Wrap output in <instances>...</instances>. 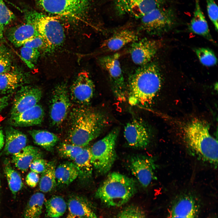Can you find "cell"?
<instances>
[{
	"instance_id": "obj_1",
	"label": "cell",
	"mask_w": 218,
	"mask_h": 218,
	"mask_svg": "<svg viewBox=\"0 0 218 218\" xmlns=\"http://www.w3.org/2000/svg\"><path fill=\"white\" fill-rule=\"evenodd\" d=\"M69 116L68 143L82 147L98 137L109 124L103 113L84 106L73 108Z\"/></svg>"
},
{
	"instance_id": "obj_2",
	"label": "cell",
	"mask_w": 218,
	"mask_h": 218,
	"mask_svg": "<svg viewBox=\"0 0 218 218\" xmlns=\"http://www.w3.org/2000/svg\"><path fill=\"white\" fill-rule=\"evenodd\" d=\"M160 68L154 62L140 66L129 78L127 96L131 105L147 106L153 101L161 87Z\"/></svg>"
},
{
	"instance_id": "obj_3",
	"label": "cell",
	"mask_w": 218,
	"mask_h": 218,
	"mask_svg": "<svg viewBox=\"0 0 218 218\" xmlns=\"http://www.w3.org/2000/svg\"><path fill=\"white\" fill-rule=\"evenodd\" d=\"M137 190V183L134 179L113 172L108 175L95 195L107 206L118 207L127 203Z\"/></svg>"
},
{
	"instance_id": "obj_4",
	"label": "cell",
	"mask_w": 218,
	"mask_h": 218,
	"mask_svg": "<svg viewBox=\"0 0 218 218\" xmlns=\"http://www.w3.org/2000/svg\"><path fill=\"white\" fill-rule=\"evenodd\" d=\"M184 131L186 142L190 149L203 160L217 165L218 142L210 134L206 124L194 120L186 125Z\"/></svg>"
},
{
	"instance_id": "obj_5",
	"label": "cell",
	"mask_w": 218,
	"mask_h": 218,
	"mask_svg": "<svg viewBox=\"0 0 218 218\" xmlns=\"http://www.w3.org/2000/svg\"><path fill=\"white\" fill-rule=\"evenodd\" d=\"M25 22L32 25L46 43L49 51L61 46L65 38L61 23L51 16L33 10L24 11Z\"/></svg>"
},
{
	"instance_id": "obj_6",
	"label": "cell",
	"mask_w": 218,
	"mask_h": 218,
	"mask_svg": "<svg viewBox=\"0 0 218 218\" xmlns=\"http://www.w3.org/2000/svg\"><path fill=\"white\" fill-rule=\"evenodd\" d=\"M119 131L118 128L113 129L90 148L91 164L100 174H105L109 171L116 160L115 146Z\"/></svg>"
},
{
	"instance_id": "obj_7",
	"label": "cell",
	"mask_w": 218,
	"mask_h": 218,
	"mask_svg": "<svg viewBox=\"0 0 218 218\" xmlns=\"http://www.w3.org/2000/svg\"><path fill=\"white\" fill-rule=\"evenodd\" d=\"M49 14L70 19H80L87 12L91 0H35Z\"/></svg>"
},
{
	"instance_id": "obj_8",
	"label": "cell",
	"mask_w": 218,
	"mask_h": 218,
	"mask_svg": "<svg viewBox=\"0 0 218 218\" xmlns=\"http://www.w3.org/2000/svg\"><path fill=\"white\" fill-rule=\"evenodd\" d=\"M140 19V27L147 33L160 35L172 30L176 23L175 15L172 9L163 6L157 8Z\"/></svg>"
},
{
	"instance_id": "obj_9",
	"label": "cell",
	"mask_w": 218,
	"mask_h": 218,
	"mask_svg": "<svg viewBox=\"0 0 218 218\" xmlns=\"http://www.w3.org/2000/svg\"><path fill=\"white\" fill-rule=\"evenodd\" d=\"M118 53L104 56L99 59L101 67L107 73L114 94L117 99L124 101L127 96V88Z\"/></svg>"
},
{
	"instance_id": "obj_10",
	"label": "cell",
	"mask_w": 218,
	"mask_h": 218,
	"mask_svg": "<svg viewBox=\"0 0 218 218\" xmlns=\"http://www.w3.org/2000/svg\"><path fill=\"white\" fill-rule=\"evenodd\" d=\"M71 105L70 97L66 84H59L54 88L51 95L49 107L51 124L58 126L66 118Z\"/></svg>"
},
{
	"instance_id": "obj_11",
	"label": "cell",
	"mask_w": 218,
	"mask_h": 218,
	"mask_svg": "<svg viewBox=\"0 0 218 218\" xmlns=\"http://www.w3.org/2000/svg\"><path fill=\"white\" fill-rule=\"evenodd\" d=\"M118 15L140 19L154 9L162 6L163 0H112Z\"/></svg>"
},
{
	"instance_id": "obj_12",
	"label": "cell",
	"mask_w": 218,
	"mask_h": 218,
	"mask_svg": "<svg viewBox=\"0 0 218 218\" xmlns=\"http://www.w3.org/2000/svg\"><path fill=\"white\" fill-rule=\"evenodd\" d=\"M124 136L130 147L144 149L150 144L151 139L150 130L142 119H133L127 123L124 130Z\"/></svg>"
},
{
	"instance_id": "obj_13",
	"label": "cell",
	"mask_w": 218,
	"mask_h": 218,
	"mask_svg": "<svg viewBox=\"0 0 218 218\" xmlns=\"http://www.w3.org/2000/svg\"><path fill=\"white\" fill-rule=\"evenodd\" d=\"M156 167L153 158L146 155L134 156L129 162V167L132 173L145 187L155 179Z\"/></svg>"
},
{
	"instance_id": "obj_14",
	"label": "cell",
	"mask_w": 218,
	"mask_h": 218,
	"mask_svg": "<svg viewBox=\"0 0 218 218\" xmlns=\"http://www.w3.org/2000/svg\"><path fill=\"white\" fill-rule=\"evenodd\" d=\"M94 85L88 73L83 71L78 75L71 88V100L81 106L87 105L94 94Z\"/></svg>"
},
{
	"instance_id": "obj_15",
	"label": "cell",
	"mask_w": 218,
	"mask_h": 218,
	"mask_svg": "<svg viewBox=\"0 0 218 218\" xmlns=\"http://www.w3.org/2000/svg\"><path fill=\"white\" fill-rule=\"evenodd\" d=\"M42 96V91L39 88L28 85L21 86L15 96L11 116L18 114L35 106Z\"/></svg>"
},
{
	"instance_id": "obj_16",
	"label": "cell",
	"mask_w": 218,
	"mask_h": 218,
	"mask_svg": "<svg viewBox=\"0 0 218 218\" xmlns=\"http://www.w3.org/2000/svg\"><path fill=\"white\" fill-rule=\"evenodd\" d=\"M130 54L133 62L140 66L150 63L161 46L160 41L143 38L132 43Z\"/></svg>"
},
{
	"instance_id": "obj_17",
	"label": "cell",
	"mask_w": 218,
	"mask_h": 218,
	"mask_svg": "<svg viewBox=\"0 0 218 218\" xmlns=\"http://www.w3.org/2000/svg\"><path fill=\"white\" fill-rule=\"evenodd\" d=\"M44 111L42 107L36 104L18 114L11 116L10 124L15 127H26L41 124L43 120Z\"/></svg>"
},
{
	"instance_id": "obj_18",
	"label": "cell",
	"mask_w": 218,
	"mask_h": 218,
	"mask_svg": "<svg viewBox=\"0 0 218 218\" xmlns=\"http://www.w3.org/2000/svg\"><path fill=\"white\" fill-rule=\"evenodd\" d=\"M137 34L134 31L123 29L116 32L105 40L101 47L104 51H117L127 44L137 41Z\"/></svg>"
},
{
	"instance_id": "obj_19",
	"label": "cell",
	"mask_w": 218,
	"mask_h": 218,
	"mask_svg": "<svg viewBox=\"0 0 218 218\" xmlns=\"http://www.w3.org/2000/svg\"><path fill=\"white\" fill-rule=\"evenodd\" d=\"M28 77L22 72L12 68L0 73V93L8 94L27 83Z\"/></svg>"
},
{
	"instance_id": "obj_20",
	"label": "cell",
	"mask_w": 218,
	"mask_h": 218,
	"mask_svg": "<svg viewBox=\"0 0 218 218\" xmlns=\"http://www.w3.org/2000/svg\"><path fill=\"white\" fill-rule=\"evenodd\" d=\"M39 36L34 26L26 22L10 28L6 33L8 39L17 47L22 46L28 40Z\"/></svg>"
},
{
	"instance_id": "obj_21",
	"label": "cell",
	"mask_w": 218,
	"mask_h": 218,
	"mask_svg": "<svg viewBox=\"0 0 218 218\" xmlns=\"http://www.w3.org/2000/svg\"><path fill=\"white\" fill-rule=\"evenodd\" d=\"M5 130V154L12 155L26 146L27 137L21 131L11 126L8 127Z\"/></svg>"
},
{
	"instance_id": "obj_22",
	"label": "cell",
	"mask_w": 218,
	"mask_h": 218,
	"mask_svg": "<svg viewBox=\"0 0 218 218\" xmlns=\"http://www.w3.org/2000/svg\"><path fill=\"white\" fill-rule=\"evenodd\" d=\"M43 156V153L39 148L32 146H26L12 155V161L18 169L22 171H25L34 160L42 158Z\"/></svg>"
},
{
	"instance_id": "obj_23",
	"label": "cell",
	"mask_w": 218,
	"mask_h": 218,
	"mask_svg": "<svg viewBox=\"0 0 218 218\" xmlns=\"http://www.w3.org/2000/svg\"><path fill=\"white\" fill-rule=\"evenodd\" d=\"M189 29L192 32L214 42L207 21L201 8L200 0H195L193 15L189 25Z\"/></svg>"
},
{
	"instance_id": "obj_24",
	"label": "cell",
	"mask_w": 218,
	"mask_h": 218,
	"mask_svg": "<svg viewBox=\"0 0 218 218\" xmlns=\"http://www.w3.org/2000/svg\"><path fill=\"white\" fill-rule=\"evenodd\" d=\"M68 206L69 213L85 218H97L88 200L82 197L73 195L68 199Z\"/></svg>"
},
{
	"instance_id": "obj_25",
	"label": "cell",
	"mask_w": 218,
	"mask_h": 218,
	"mask_svg": "<svg viewBox=\"0 0 218 218\" xmlns=\"http://www.w3.org/2000/svg\"><path fill=\"white\" fill-rule=\"evenodd\" d=\"M55 175L57 184L65 186L69 184L78 177V172L73 163L66 161L56 167Z\"/></svg>"
},
{
	"instance_id": "obj_26",
	"label": "cell",
	"mask_w": 218,
	"mask_h": 218,
	"mask_svg": "<svg viewBox=\"0 0 218 218\" xmlns=\"http://www.w3.org/2000/svg\"><path fill=\"white\" fill-rule=\"evenodd\" d=\"M78 172V177L84 180L91 177L93 166L91 162L90 148L84 147L82 152L74 160Z\"/></svg>"
},
{
	"instance_id": "obj_27",
	"label": "cell",
	"mask_w": 218,
	"mask_h": 218,
	"mask_svg": "<svg viewBox=\"0 0 218 218\" xmlns=\"http://www.w3.org/2000/svg\"><path fill=\"white\" fill-rule=\"evenodd\" d=\"M34 142L49 151H51L59 140L54 134L44 130H32L29 131Z\"/></svg>"
},
{
	"instance_id": "obj_28",
	"label": "cell",
	"mask_w": 218,
	"mask_h": 218,
	"mask_svg": "<svg viewBox=\"0 0 218 218\" xmlns=\"http://www.w3.org/2000/svg\"><path fill=\"white\" fill-rule=\"evenodd\" d=\"M45 200V195L42 193L33 194L25 209L23 218H40Z\"/></svg>"
},
{
	"instance_id": "obj_29",
	"label": "cell",
	"mask_w": 218,
	"mask_h": 218,
	"mask_svg": "<svg viewBox=\"0 0 218 218\" xmlns=\"http://www.w3.org/2000/svg\"><path fill=\"white\" fill-rule=\"evenodd\" d=\"M55 162H48L45 171L41 173L39 181V187L41 191L48 193L55 188L57 182L55 175Z\"/></svg>"
},
{
	"instance_id": "obj_30",
	"label": "cell",
	"mask_w": 218,
	"mask_h": 218,
	"mask_svg": "<svg viewBox=\"0 0 218 218\" xmlns=\"http://www.w3.org/2000/svg\"><path fill=\"white\" fill-rule=\"evenodd\" d=\"M47 216L51 218L60 217L66 211L67 204L59 196H54L45 202Z\"/></svg>"
},
{
	"instance_id": "obj_31",
	"label": "cell",
	"mask_w": 218,
	"mask_h": 218,
	"mask_svg": "<svg viewBox=\"0 0 218 218\" xmlns=\"http://www.w3.org/2000/svg\"><path fill=\"white\" fill-rule=\"evenodd\" d=\"M4 170L10 189L15 196L23 187L21 177L19 173L8 163L5 164Z\"/></svg>"
},
{
	"instance_id": "obj_32",
	"label": "cell",
	"mask_w": 218,
	"mask_h": 218,
	"mask_svg": "<svg viewBox=\"0 0 218 218\" xmlns=\"http://www.w3.org/2000/svg\"><path fill=\"white\" fill-rule=\"evenodd\" d=\"M83 148L69 143L63 142L58 145L57 148L61 157L74 160L82 152Z\"/></svg>"
},
{
	"instance_id": "obj_33",
	"label": "cell",
	"mask_w": 218,
	"mask_h": 218,
	"mask_svg": "<svg viewBox=\"0 0 218 218\" xmlns=\"http://www.w3.org/2000/svg\"><path fill=\"white\" fill-rule=\"evenodd\" d=\"M194 51L200 63L203 65L210 67L215 65L217 59L214 53L211 49L205 48H195Z\"/></svg>"
},
{
	"instance_id": "obj_34",
	"label": "cell",
	"mask_w": 218,
	"mask_h": 218,
	"mask_svg": "<svg viewBox=\"0 0 218 218\" xmlns=\"http://www.w3.org/2000/svg\"><path fill=\"white\" fill-rule=\"evenodd\" d=\"M22 60L29 68H34L40 55V51L36 49L22 46L20 49Z\"/></svg>"
},
{
	"instance_id": "obj_35",
	"label": "cell",
	"mask_w": 218,
	"mask_h": 218,
	"mask_svg": "<svg viewBox=\"0 0 218 218\" xmlns=\"http://www.w3.org/2000/svg\"><path fill=\"white\" fill-rule=\"evenodd\" d=\"M13 13L3 0H0V39L3 37L5 28L15 18Z\"/></svg>"
},
{
	"instance_id": "obj_36",
	"label": "cell",
	"mask_w": 218,
	"mask_h": 218,
	"mask_svg": "<svg viewBox=\"0 0 218 218\" xmlns=\"http://www.w3.org/2000/svg\"><path fill=\"white\" fill-rule=\"evenodd\" d=\"M12 59L9 50L4 45H0V73L12 69Z\"/></svg>"
},
{
	"instance_id": "obj_37",
	"label": "cell",
	"mask_w": 218,
	"mask_h": 218,
	"mask_svg": "<svg viewBox=\"0 0 218 218\" xmlns=\"http://www.w3.org/2000/svg\"><path fill=\"white\" fill-rule=\"evenodd\" d=\"M117 218H146L143 211L138 207L130 205L126 207L118 215Z\"/></svg>"
},
{
	"instance_id": "obj_38",
	"label": "cell",
	"mask_w": 218,
	"mask_h": 218,
	"mask_svg": "<svg viewBox=\"0 0 218 218\" xmlns=\"http://www.w3.org/2000/svg\"><path fill=\"white\" fill-rule=\"evenodd\" d=\"M207 11L209 17L213 24L215 29L218 28V8L215 0H206Z\"/></svg>"
},
{
	"instance_id": "obj_39",
	"label": "cell",
	"mask_w": 218,
	"mask_h": 218,
	"mask_svg": "<svg viewBox=\"0 0 218 218\" xmlns=\"http://www.w3.org/2000/svg\"><path fill=\"white\" fill-rule=\"evenodd\" d=\"M22 46L49 51L48 46L43 39L40 36L31 38L26 42Z\"/></svg>"
},
{
	"instance_id": "obj_40",
	"label": "cell",
	"mask_w": 218,
	"mask_h": 218,
	"mask_svg": "<svg viewBox=\"0 0 218 218\" xmlns=\"http://www.w3.org/2000/svg\"><path fill=\"white\" fill-rule=\"evenodd\" d=\"M48 162L42 158L34 160L30 164L29 167L31 171L37 174L41 173L46 169Z\"/></svg>"
},
{
	"instance_id": "obj_41",
	"label": "cell",
	"mask_w": 218,
	"mask_h": 218,
	"mask_svg": "<svg viewBox=\"0 0 218 218\" xmlns=\"http://www.w3.org/2000/svg\"><path fill=\"white\" fill-rule=\"evenodd\" d=\"M39 180L38 174L31 171L27 175L25 181L29 186L31 187H35L39 182Z\"/></svg>"
},
{
	"instance_id": "obj_42",
	"label": "cell",
	"mask_w": 218,
	"mask_h": 218,
	"mask_svg": "<svg viewBox=\"0 0 218 218\" xmlns=\"http://www.w3.org/2000/svg\"><path fill=\"white\" fill-rule=\"evenodd\" d=\"M10 98L9 95L0 97V112L8 105Z\"/></svg>"
},
{
	"instance_id": "obj_43",
	"label": "cell",
	"mask_w": 218,
	"mask_h": 218,
	"mask_svg": "<svg viewBox=\"0 0 218 218\" xmlns=\"http://www.w3.org/2000/svg\"><path fill=\"white\" fill-rule=\"evenodd\" d=\"M5 144V140L3 134L0 129V150L3 147Z\"/></svg>"
},
{
	"instance_id": "obj_44",
	"label": "cell",
	"mask_w": 218,
	"mask_h": 218,
	"mask_svg": "<svg viewBox=\"0 0 218 218\" xmlns=\"http://www.w3.org/2000/svg\"><path fill=\"white\" fill-rule=\"evenodd\" d=\"M170 218H196V217L187 216H170Z\"/></svg>"
},
{
	"instance_id": "obj_45",
	"label": "cell",
	"mask_w": 218,
	"mask_h": 218,
	"mask_svg": "<svg viewBox=\"0 0 218 218\" xmlns=\"http://www.w3.org/2000/svg\"><path fill=\"white\" fill-rule=\"evenodd\" d=\"M66 218H85L80 216L74 215L69 213L67 216Z\"/></svg>"
},
{
	"instance_id": "obj_46",
	"label": "cell",
	"mask_w": 218,
	"mask_h": 218,
	"mask_svg": "<svg viewBox=\"0 0 218 218\" xmlns=\"http://www.w3.org/2000/svg\"><path fill=\"white\" fill-rule=\"evenodd\" d=\"M1 177H0V190H1Z\"/></svg>"
},
{
	"instance_id": "obj_47",
	"label": "cell",
	"mask_w": 218,
	"mask_h": 218,
	"mask_svg": "<svg viewBox=\"0 0 218 218\" xmlns=\"http://www.w3.org/2000/svg\"><path fill=\"white\" fill-rule=\"evenodd\" d=\"M60 218V217H57V218Z\"/></svg>"
}]
</instances>
